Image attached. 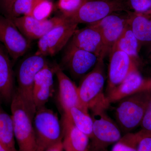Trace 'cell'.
<instances>
[{
    "mask_svg": "<svg viewBox=\"0 0 151 151\" xmlns=\"http://www.w3.org/2000/svg\"><path fill=\"white\" fill-rule=\"evenodd\" d=\"M15 138L18 151H37L33 127L35 111L30 107L16 89L10 103Z\"/></svg>",
    "mask_w": 151,
    "mask_h": 151,
    "instance_id": "6da1fadb",
    "label": "cell"
},
{
    "mask_svg": "<svg viewBox=\"0 0 151 151\" xmlns=\"http://www.w3.org/2000/svg\"><path fill=\"white\" fill-rule=\"evenodd\" d=\"M105 79L104 59L99 58L93 69L81 78L78 86L80 102L88 111L96 107L107 109L110 105L103 91Z\"/></svg>",
    "mask_w": 151,
    "mask_h": 151,
    "instance_id": "7a4b0ae2",
    "label": "cell"
},
{
    "mask_svg": "<svg viewBox=\"0 0 151 151\" xmlns=\"http://www.w3.org/2000/svg\"><path fill=\"white\" fill-rule=\"evenodd\" d=\"M150 94L148 91L137 92L119 101L115 116L121 132L130 133L140 126Z\"/></svg>",
    "mask_w": 151,
    "mask_h": 151,
    "instance_id": "3957f363",
    "label": "cell"
},
{
    "mask_svg": "<svg viewBox=\"0 0 151 151\" xmlns=\"http://www.w3.org/2000/svg\"><path fill=\"white\" fill-rule=\"evenodd\" d=\"M33 127L37 151H45L62 141V126L57 114L45 107L36 111Z\"/></svg>",
    "mask_w": 151,
    "mask_h": 151,
    "instance_id": "277c9868",
    "label": "cell"
},
{
    "mask_svg": "<svg viewBox=\"0 0 151 151\" xmlns=\"http://www.w3.org/2000/svg\"><path fill=\"white\" fill-rule=\"evenodd\" d=\"M106 109L96 107L91 109L93 130L90 151H105L109 146L122 138V132L117 123L109 117Z\"/></svg>",
    "mask_w": 151,
    "mask_h": 151,
    "instance_id": "5b68a950",
    "label": "cell"
},
{
    "mask_svg": "<svg viewBox=\"0 0 151 151\" xmlns=\"http://www.w3.org/2000/svg\"><path fill=\"white\" fill-rule=\"evenodd\" d=\"M125 0H86L69 20L79 24H91L113 13L128 12Z\"/></svg>",
    "mask_w": 151,
    "mask_h": 151,
    "instance_id": "8992f818",
    "label": "cell"
},
{
    "mask_svg": "<svg viewBox=\"0 0 151 151\" xmlns=\"http://www.w3.org/2000/svg\"><path fill=\"white\" fill-rule=\"evenodd\" d=\"M48 64L45 57L35 54L24 60L17 70V92L34 111H36L33 99V89L38 72Z\"/></svg>",
    "mask_w": 151,
    "mask_h": 151,
    "instance_id": "52a82bcc",
    "label": "cell"
},
{
    "mask_svg": "<svg viewBox=\"0 0 151 151\" xmlns=\"http://www.w3.org/2000/svg\"><path fill=\"white\" fill-rule=\"evenodd\" d=\"M78 25L68 19L65 22L52 28L39 39L35 54L43 57L57 54L68 43Z\"/></svg>",
    "mask_w": 151,
    "mask_h": 151,
    "instance_id": "ba28073f",
    "label": "cell"
},
{
    "mask_svg": "<svg viewBox=\"0 0 151 151\" xmlns=\"http://www.w3.org/2000/svg\"><path fill=\"white\" fill-rule=\"evenodd\" d=\"M0 43L14 61L25 54L30 46V40L19 30L12 19L0 16Z\"/></svg>",
    "mask_w": 151,
    "mask_h": 151,
    "instance_id": "9c48e42d",
    "label": "cell"
},
{
    "mask_svg": "<svg viewBox=\"0 0 151 151\" xmlns=\"http://www.w3.org/2000/svg\"><path fill=\"white\" fill-rule=\"evenodd\" d=\"M128 17L127 12H118L111 14L94 23L89 24L100 32L104 43V58L110 54L127 27Z\"/></svg>",
    "mask_w": 151,
    "mask_h": 151,
    "instance_id": "30bf717a",
    "label": "cell"
},
{
    "mask_svg": "<svg viewBox=\"0 0 151 151\" xmlns=\"http://www.w3.org/2000/svg\"><path fill=\"white\" fill-rule=\"evenodd\" d=\"M62 59V66L73 78H82L93 69L99 58L95 54L68 42Z\"/></svg>",
    "mask_w": 151,
    "mask_h": 151,
    "instance_id": "8fae6325",
    "label": "cell"
},
{
    "mask_svg": "<svg viewBox=\"0 0 151 151\" xmlns=\"http://www.w3.org/2000/svg\"><path fill=\"white\" fill-rule=\"evenodd\" d=\"M109 55L108 93L121 84L130 73L138 69V64L134 60L116 47H113Z\"/></svg>",
    "mask_w": 151,
    "mask_h": 151,
    "instance_id": "7c38bea8",
    "label": "cell"
},
{
    "mask_svg": "<svg viewBox=\"0 0 151 151\" xmlns=\"http://www.w3.org/2000/svg\"><path fill=\"white\" fill-rule=\"evenodd\" d=\"M12 19L20 32L29 40L40 39L52 28L68 20L62 15L43 20L37 19L30 16Z\"/></svg>",
    "mask_w": 151,
    "mask_h": 151,
    "instance_id": "4fadbf2b",
    "label": "cell"
},
{
    "mask_svg": "<svg viewBox=\"0 0 151 151\" xmlns=\"http://www.w3.org/2000/svg\"><path fill=\"white\" fill-rule=\"evenodd\" d=\"M54 68L58 83V100L63 113L73 107H78L88 111L80 102L78 86L65 74L60 66L56 65Z\"/></svg>",
    "mask_w": 151,
    "mask_h": 151,
    "instance_id": "5bb4252c",
    "label": "cell"
},
{
    "mask_svg": "<svg viewBox=\"0 0 151 151\" xmlns=\"http://www.w3.org/2000/svg\"><path fill=\"white\" fill-rule=\"evenodd\" d=\"M54 68L47 64L36 76L33 89V99L36 110L45 107L54 91Z\"/></svg>",
    "mask_w": 151,
    "mask_h": 151,
    "instance_id": "9a60e30c",
    "label": "cell"
},
{
    "mask_svg": "<svg viewBox=\"0 0 151 151\" xmlns=\"http://www.w3.org/2000/svg\"><path fill=\"white\" fill-rule=\"evenodd\" d=\"M69 43L103 58L104 43L98 29L90 25L80 29H76Z\"/></svg>",
    "mask_w": 151,
    "mask_h": 151,
    "instance_id": "2e32d148",
    "label": "cell"
},
{
    "mask_svg": "<svg viewBox=\"0 0 151 151\" xmlns=\"http://www.w3.org/2000/svg\"><path fill=\"white\" fill-rule=\"evenodd\" d=\"M10 58L6 49L0 43V102L10 104L16 89Z\"/></svg>",
    "mask_w": 151,
    "mask_h": 151,
    "instance_id": "e0dca14e",
    "label": "cell"
},
{
    "mask_svg": "<svg viewBox=\"0 0 151 151\" xmlns=\"http://www.w3.org/2000/svg\"><path fill=\"white\" fill-rule=\"evenodd\" d=\"M61 124L63 150L65 151H90L89 137L75 127L65 114H63Z\"/></svg>",
    "mask_w": 151,
    "mask_h": 151,
    "instance_id": "ac0fdd59",
    "label": "cell"
},
{
    "mask_svg": "<svg viewBox=\"0 0 151 151\" xmlns=\"http://www.w3.org/2000/svg\"><path fill=\"white\" fill-rule=\"evenodd\" d=\"M128 24L141 46L148 47L151 50V18L144 13L128 11Z\"/></svg>",
    "mask_w": 151,
    "mask_h": 151,
    "instance_id": "d6986e66",
    "label": "cell"
},
{
    "mask_svg": "<svg viewBox=\"0 0 151 151\" xmlns=\"http://www.w3.org/2000/svg\"><path fill=\"white\" fill-rule=\"evenodd\" d=\"M144 79L138 69L134 70L121 84L108 93L106 97L108 102L110 103L119 102L125 97L137 93Z\"/></svg>",
    "mask_w": 151,
    "mask_h": 151,
    "instance_id": "ffe728a7",
    "label": "cell"
},
{
    "mask_svg": "<svg viewBox=\"0 0 151 151\" xmlns=\"http://www.w3.org/2000/svg\"><path fill=\"white\" fill-rule=\"evenodd\" d=\"M141 47L137 39L128 24L113 47L125 52L138 64L139 61V52Z\"/></svg>",
    "mask_w": 151,
    "mask_h": 151,
    "instance_id": "44dd1931",
    "label": "cell"
},
{
    "mask_svg": "<svg viewBox=\"0 0 151 151\" xmlns=\"http://www.w3.org/2000/svg\"><path fill=\"white\" fill-rule=\"evenodd\" d=\"M13 121L0 105V142L9 151H18L15 146Z\"/></svg>",
    "mask_w": 151,
    "mask_h": 151,
    "instance_id": "7402d4cb",
    "label": "cell"
},
{
    "mask_svg": "<svg viewBox=\"0 0 151 151\" xmlns=\"http://www.w3.org/2000/svg\"><path fill=\"white\" fill-rule=\"evenodd\" d=\"M73 125L91 139L93 130V121L88 111L78 107H73L63 113Z\"/></svg>",
    "mask_w": 151,
    "mask_h": 151,
    "instance_id": "603a6c76",
    "label": "cell"
},
{
    "mask_svg": "<svg viewBox=\"0 0 151 151\" xmlns=\"http://www.w3.org/2000/svg\"><path fill=\"white\" fill-rule=\"evenodd\" d=\"M138 132L125 134L113 146L112 151H138Z\"/></svg>",
    "mask_w": 151,
    "mask_h": 151,
    "instance_id": "cb8c5ba5",
    "label": "cell"
},
{
    "mask_svg": "<svg viewBox=\"0 0 151 151\" xmlns=\"http://www.w3.org/2000/svg\"><path fill=\"white\" fill-rule=\"evenodd\" d=\"M37 0H15L9 18L11 19L23 16H30Z\"/></svg>",
    "mask_w": 151,
    "mask_h": 151,
    "instance_id": "d4e9b609",
    "label": "cell"
},
{
    "mask_svg": "<svg viewBox=\"0 0 151 151\" xmlns=\"http://www.w3.org/2000/svg\"><path fill=\"white\" fill-rule=\"evenodd\" d=\"M53 9L51 1L40 0L34 6L30 16L37 19L43 20L48 19Z\"/></svg>",
    "mask_w": 151,
    "mask_h": 151,
    "instance_id": "484cf974",
    "label": "cell"
},
{
    "mask_svg": "<svg viewBox=\"0 0 151 151\" xmlns=\"http://www.w3.org/2000/svg\"><path fill=\"white\" fill-rule=\"evenodd\" d=\"M86 0H59L58 7L63 16L68 18L74 14Z\"/></svg>",
    "mask_w": 151,
    "mask_h": 151,
    "instance_id": "4316f807",
    "label": "cell"
},
{
    "mask_svg": "<svg viewBox=\"0 0 151 151\" xmlns=\"http://www.w3.org/2000/svg\"><path fill=\"white\" fill-rule=\"evenodd\" d=\"M129 11L145 13L151 8V0H125Z\"/></svg>",
    "mask_w": 151,
    "mask_h": 151,
    "instance_id": "83f0119b",
    "label": "cell"
},
{
    "mask_svg": "<svg viewBox=\"0 0 151 151\" xmlns=\"http://www.w3.org/2000/svg\"><path fill=\"white\" fill-rule=\"evenodd\" d=\"M138 134V151H151V133L140 130Z\"/></svg>",
    "mask_w": 151,
    "mask_h": 151,
    "instance_id": "f1b7e54d",
    "label": "cell"
},
{
    "mask_svg": "<svg viewBox=\"0 0 151 151\" xmlns=\"http://www.w3.org/2000/svg\"><path fill=\"white\" fill-rule=\"evenodd\" d=\"M150 93L148 105L140 125L141 130L150 133H151V92Z\"/></svg>",
    "mask_w": 151,
    "mask_h": 151,
    "instance_id": "f546056e",
    "label": "cell"
},
{
    "mask_svg": "<svg viewBox=\"0 0 151 151\" xmlns=\"http://www.w3.org/2000/svg\"><path fill=\"white\" fill-rule=\"evenodd\" d=\"M15 1V0H0V5L4 16L9 17Z\"/></svg>",
    "mask_w": 151,
    "mask_h": 151,
    "instance_id": "4dcf8cb0",
    "label": "cell"
},
{
    "mask_svg": "<svg viewBox=\"0 0 151 151\" xmlns=\"http://www.w3.org/2000/svg\"><path fill=\"white\" fill-rule=\"evenodd\" d=\"M143 91L151 92V77L148 78H144L142 84L138 89L137 92Z\"/></svg>",
    "mask_w": 151,
    "mask_h": 151,
    "instance_id": "1f68e13d",
    "label": "cell"
},
{
    "mask_svg": "<svg viewBox=\"0 0 151 151\" xmlns=\"http://www.w3.org/2000/svg\"><path fill=\"white\" fill-rule=\"evenodd\" d=\"M63 150L62 141L49 147L45 151H63Z\"/></svg>",
    "mask_w": 151,
    "mask_h": 151,
    "instance_id": "d6a6232c",
    "label": "cell"
},
{
    "mask_svg": "<svg viewBox=\"0 0 151 151\" xmlns=\"http://www.w3.org/2000/svg\"><path fill=\"white\" fill-rule=\"evenodd\" d=\"M0 151H9V150L0 142Z\"/></svg>",
    "mask_w": 151,
    "mask_h": 151,
    "instance_id": "836d02e7",
    "label": "cell"
},
{
    "mask_svg": "<svg viewBox=\"0 0 151 151\" xmlns=\"http://www.w3.org/2000/svg\"><path fill=\"white\" fill-rule=\"evenodd\" d=\"M148 17H149L150 18H151V8L150 10L147 12L145 13H144Z\"/></svg>",
    "mask_w": 151,
    "mask_h": 151,
    "instance_id": "e575fe53",
    "label": "cell"
},
{
    "mask_svg": "<svg viewBox=\"0 0 151 151\" xmlns=\"http://www.w3.org/2000/svg\"><path fill=\"white\" fill-rule=\"evenodd\" d=\"M40 1V0H37V3L38 2H39V1ZM36 3V4H37Z\"/></svg>",
    "mask_w": 151,
    "mask_h": 151,
    "instance_id": "d590c367",
    "label": "cell"
},
{
    "mask_svg": "<svg viewBox=\"0 0 151 151\" xmlns=\"http://www.w3.org/2000/svg\"><path fill=\"white\" fill-rule=\"evenodd\" d=\"M150 52H151V50ZM150 59H151V54H150Z\"/></svg>",
    "mask_w": 151,
    "mask_h": 151,
    "instance_id": "8d00e7d4",
    "label": "cell"
},
{
    "mask_svg": "<svg viewBox=\"0 0 151 151\" xmlns=\"http://www.w3.org/2000/svg\"><path fill=\"white\" fill-rule=\"evenodd\" d=\"M47 1H51V0H47Z\"/></svg>",
    "mask_w": 151,
    "mask_h": 151,
    "instance_id": "74e56055",
    "label": "cell"
}]
</instances>
